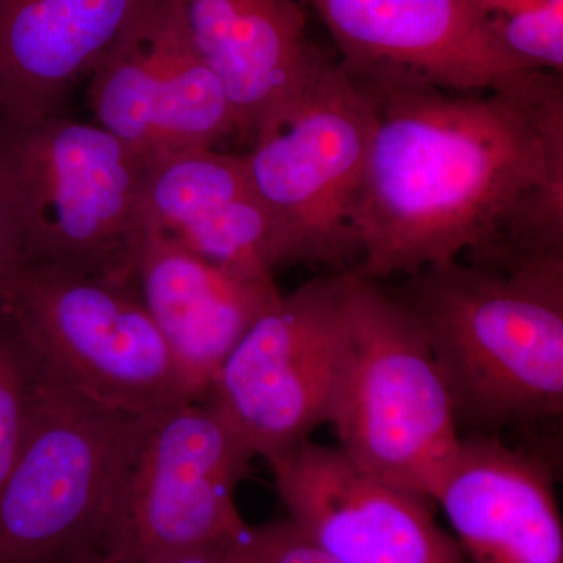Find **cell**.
Instances as JSON below:
<instances>
[{
  "instance_id": "cell-12",
  "label": "cell",
  "mask_w": 563,
  "mask_h": 563,
  "mask_svg": "<svg viewBox=\"0 0 563 563\" xmlns=\"http://www.w3.org/2000/svg\"><path fill=\"white\" fill-rule=\"evenodd\" d=\"M362 84L483 92L532 69L493 35L468 0H307Z\"/></svg>"
},
{
  "instance_id": "cell-17",
  "label": "cell",
  "mask_w": 563,
  "mask_h": 563,
  "mask_svg": "<svg viewBox=\"0 0 563 563\" xmlns=\"http://www.w3.org/2000/svg\"><path fill=\"white\" fill-rule=\"evenodd\" d=\"M151 0H0V124L60 113Z\"/></svg>"
},
{
  "instance_id": "cell-19",
  "label": "cell",
  "mask_w": 563,
  "mask_h": 563,
  "mask_svg": "<svg viewBox=\"0 0 563 563\" xmlns=\"http://www.w3.org/2000/svg\"><path fill=\"white\" fill-rule=\"evenodd\" d=\"M225 551L232 563H339L314 547L288 518L247 525Z\"/></svg>"
},
{
  "instance_id": "cell-16",
  "label": "cell",
  "mask_w": 563,
  "mask_h": 563,
  "mask_svg": "<svg viewBox=\"0 0 563 563\" xmlns=\"http://www.w3.org/2000/svg\"><path fill=\"white\" fill-rule=\"evenodd\" d=\"M135 285L202 399L233 347L282 296L274 279L228 272L150 229H141Z\"/></svg>"
},
{
  "instance_id": "cell-7",
  "label": "cell",
  "mask_w": 563,
  "mask_h": 563,
  "mask_svg": "<svg viewBox=\"0 0 563 563\" xmlns=\"http://www.w3.org/2000/svg\"><path fill=\"white\" fill-rule=\"evenodd\" d=\"M374 129V98L329 63L298 109L244 154L252 184L276 229L279 269L357 266L354 214Z\"/></svg>"
},
{
  "instance_id": "cell-11",
  "label": "cell",
  "mask_w": 563,
  "mask_h": 563,
  "mask_svg": "<svg viewBox=\"0 0 563 563\" xmlns=\"http://www.w3.org/2000/svg\"><path fill=\"white\" fill-rule=\"evenodd\" d=\"M288 520L339 563H468L433 504L303 442L265 459Z\"/></svg>"
},
{
  "instance_id": "cell-8",
  "label": "cell",
  "mask_w": 563,
  "mask_h": 563,
  "mask_svg": "<svg viewBox=\"0 0 563 563\" xmlns=\"http://www.w3.org/2000/svg\"><path fill=\"white\" fill-rule=\"evenodd\" d=\"M254 457L210 399L140 415L121 485L128 563L235 542L247 528L236 487Z\"/></svg>"
},
{
  "instance_id": "cell-18",
  "label": "cell",
  "mask_w": 563,
  "mask_h": 563,
  "mask_svg": "<svg viewBox=\"0 0 563 563\" xmlns=\"http://www.w3.org/2000/svg\"><path fill=\"white\" fill-rule=\"evenodd\" d=\"M40 387V369L0 314V490L27 440Z\"/></svg>"
},
{
  "instance_id": "cell-3",
  "label": "cell",
  "mask_w": 563,
  "mask_h": 563,
  "mask_svg": "<svg viewBox=\"0 0 563 563\" xmlns=\"http://www.w3.org/2000/svg\"><path fill=\"white\" fill-rule=\"evenodd\" d=\"M347 343L331 424L366 473L433 504L462 435L450 388L412 313L351 273Z\"/></svg>"
},
{
  "instance_id": "cell-5",
  "label": "cell",
  "mask_w": 563,
  "mask_h": 563,
  "mask_svg": "<svg viewBox=\"0 0 563 563\" xmlns=\"http://www.w3.org/2000/svg\"><path fill=\"white\" fill-rule=\"evenodd\" d=\"M144 165L101 125L62 113L0 124V174L38 265L135 284Z\"/></svg>"
},
{
  "instance_id": "cell-6",
  "label": "cell",
  "mask_w": 563,
  "mask_h": 563,
  "mask_svg": "<svg viewBox=\"0 0 563 563\" xmlns=\"http://www.w3.org/2000/svg\"><path fill=\"white\" fill-rule=\"evenodd\" d=\"M0 314L46 379L106 409L144 415L202 399L135 284L31 263Z\"/></svg>"
},
{
  "instance_id": "cell-21",
  "label": "cell",
  "mask_w": 563,
  "mask_h": 563,
  "mask_svg": "<svg viewBox=\"0 0 563 563\" xmlns=\"http://www.w3.org/2000/svg\"><path fill=\"white\" fill-rule=\"evenodd\" d=\"M146 563H232L225 548H192V550L176 551Z\"/></svg>"
},
{
  "instance_id": "cell-4",
  "label": "cell",
  "mask_w": 563,
  "mask_h": 563,
  "mask_svg": "<svg viewBox=\"0 0 563 563\" xmlns=\"http://www.w3.org/2000/svg\"><path fill=\"white\" fill-rule=\"evenodd\" d=\"M139 417L41 374L31 431L0 490V563H128L121 485Z\"/></svg>"
},
{
  "instance_id": "cell-1",
  "label": "cell",
  "mask_w": 563,
  "mask_h": 563,
  "mask_svg": "<svg viewBox=\"0 0 563 563\" xmlns=\"http://www.w3.org/2000/svg\"><path fill=\"white\" fill-rule=\"evenodd\" d=\"M362 85L374 129L354 276L380 284L450 261L512 272L563 258L562 74L523 69L483 92Z\"/></svg>"
},
{
  "instance_id": "cell-2",
  "label": "cell",
  "mask_w": 563,
  "mask_h": 563,
  "mask_svg": "<svg viewBox=\"0 0 563 563\" xmlns=\"http://www.w3.org/2000/svg\"><path fill=\"white\" fill-rule=\"evenodd\" d=\"M391 292L431 344L459 426L495 435L562 417L563 258L437 263Z\"/></svg>"
},
{
  "instance_id": "cell-20",
  "label": "cell",
  "mask_w": 563,
  "mask_h": 563,
  "mask_svg": "<svg viewBox=\"0 0 563 563\" xmlns=\"http://www.w3.org/2000/svg\"><path fill=\"white\" fill-rule=\"evenodd\" d=\"M29 263L31 258L21 218L0 174V299Z\"/></svg>"
},
{
  "instance_id": "cell-14",
  "label": "cell",
  "mask_w": 563,
  "mask_h": 563,
  "mask_svg": "<svg viewBox=\"0 0 563 563\" xmlns=\"http://www.w3.org/2000/svg\"><path fill=\"white\" fill-rule=\"evenodd\" d=\"M140 224L240 276L274 279L279 269L273 218L244 155L207 147L146 161Z\"/></svg>"
},
{
  "instance_id": "cell-9",
  "label": "cell",
  "mask_w": 563,
  "mask_h": 563,
  "mask_svg": "<svg viewBox=\"0 0 563 563\" xmlns=\"http://www.w3.org/2000/svg\"><path fill=\"white\" fill-rule=\"evenodd\" d=\"M351 272L282 295L221 366L209 399L255 457L309 440L331 420L347 343Z\"/></svg>"
},
{
  "instance_id": "cell-13",
  "label": "cell",
  "mask_w": 563,
  "mask_h": 563,
  "mask_svg": "<svg viewBox=\"0 0 563 563\" xmlns=\"http://www.w3.org/2000/svg\"><path fill=\"white\" fill-rule=\"evenodd\" d=\"M196 49L252 140L291 117L328 68L295 0H181Z\"/></svg>"
},
{
  "instance_id": "cell-10",
  "label": "cell",
  "mask_w": 563,
  "mask_h": 563,
  "mask_svg": "<svg viewBox=\"0 0 563 563\" xmlns=\"http://www.w3.org/2000/svg\"><path fill=\"white\" fill-rule=\"evenodd\" d=\"M96 120L144 161L207 150L239 131L192 43L181 0H151L91 70Z\"/></svg>"
},
{
  "instance_id": "cell-15",
  "label": "cell",
  "mask_w": 563,
  "mask_h": 563,
  "mask_svg": "<svg viewBox=\"0 0 563 563\" xmlns=\"http://www.w3.org/2000/svg\"><path fill=\"white\" fill-rule=\"evenodd\" d=\"M554 472L490 433L462 437L433 504L468 563H563Z\"/></svg>"
}]
</instances>
